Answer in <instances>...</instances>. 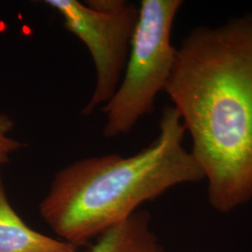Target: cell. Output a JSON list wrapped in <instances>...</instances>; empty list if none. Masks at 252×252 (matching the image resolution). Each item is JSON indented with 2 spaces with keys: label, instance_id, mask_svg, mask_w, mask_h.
<instances>
[{
  "label": "cell",
  "instance_id": "1",
  "mask_svg": "<svg viewBox=\"0 0 252 252\" xmlns=\"http://www.w3.org/2000/svg\"><path fill=\"white\" fill-rule=\"evenodd\" d=\"M212 207L228 213L252 199V15L197 27L177 49L165 87Z\"/></svg>",
  "mask_w": 252,
  "mask_h": 252
},
{
  "label": "cell",
  "instance_id": "2",
  "mask_svg": "<svg viewBox=\"0 0 252 252\" xmlns=\"http://www.w3.org/2000/svg\"><path fill=\"white\" fill-rule=\"evenodd\" d=\"M185 132L175 108H164L158 136L139 153L87 158L57 172L40 203V216L66 242L78 246L172 187L205 180L198 162L183 147Z\"/></svg>",
  "mask_w": 252,
  "mask_h": 252
},
{
  "label": "cell",
  "instance_id": "3",
  "mask_svg": "<svg viewBox=\"0 0 252 252\" xmlns=\"http://www.w3.org/2000/svg\"><path fill=\"white\" fill-rule=\"evenodd\" d=\"M181 0H142L123 78L103 107L105 137L132 131L154 108L157 95L165 90L177 49L172 45V27Z\"/></svg>",
  "mask_w": 252,
  "mask_h": 252
},
{
  "label": "cell",
  "instance_id": "4",
  "mask_svg": "<svg viewBox=\"0 0 252 252\" xmlns=\"http://www.w3.org/2000/svg\"><path fill=\"white\" fill-rule=\"evenodd\" d=\"M63 19V27L87 47L96 72L95 87L82 110L90 115L112 97L123 78L138 17L126 0H45Z\"/></svg>",
  "mask_w": 252,
  "mask_h": 252
},
{
  "label": "cell",
  "instance_id": "5",
  "mask_svg": "<svg viewBox=\"0 0 252 252\" xmlns=\"http://www.w3.org/2000/svg\"><path fill=\"white\" fill-rule=\"evenodd\" d=\"M0 252H78V249L27 226L10 206L0 180Z\"/></svg>",
  "mask_w": 252,
  "mask_h": 252
},
{
  "label": "cell",
  "instance_id": "6",
  "mask_svg": "<svg viewBox=\"0 0 252 252\" xmlns=\"http://www.w3.org/2000/svg\"><path fill=\"white\" fill-rule=\"evenodd\" d=\"M89 252H164L151 229L150 215L136 212L105 231Z\"/></svg>",
  "mask_w": 252,
  "mask_h": 252
},
{
  "label": "cell",
  "instance_id": "7",
  "mask_svg": "<svg viewBox=\"0 0 252 252\" xmlns=\"http://www.w3.org/2000/svg\"><path fill=\"white\" fill-rule=\"evenodd\" d=\"M13 127V121L8 115L0 113V169L3 164L9 162L11 153L24 147L23 143L10 135Z\"/></svg>",
  "mask_w": 252,
  "mask_h": 252
}]
</instances>
